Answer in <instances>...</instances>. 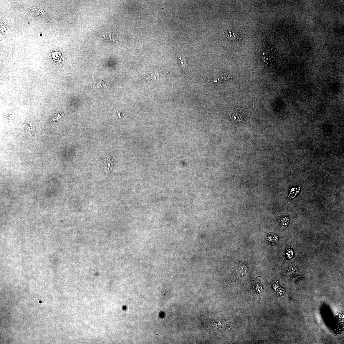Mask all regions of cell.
<instances>
[{
  "label": "cell",
  "instance_id": "cell-1",
  "mask_svg": "<svg viewBox=\"0 0 344 344\" xmlns=\"http://www.w3.org/2000/svg\"><path fill=\"white\" fill-rule=\"evenodd\" d=\"M301 187H302L301 185L299 184L292 188L287 197L285 201L284 204L281 209H282L284 205L286 204V203L291 201L292 199L297 196L300 192Z\"/></svg>",
  "mask_w": 344,
  "mask_h": 344
},
{
  "label": "cell",
  "instance_id": "cell-2",
  "mask_svg": "<svg viewBox=\"0 0 344 344\" xmlns=\"http://www.w3.org/2000/svg\"><path fill=\"white\" fill-rule=\"evenodd\" d=\"M274 49L270 46L266 47L262 54V59L264 63H268L270 61L271 58L274 54Z\"/></svg>",
  "mask_w": 344,
  "mask_h": 344
},
{
  "label": "cell",
  "instance_id": "cell-3",
  "mask_svg": "<svg viewBox=\"0 0 344 344\" xmlns=\"http://www.w3.org/2000/svg\"><path fill=\"white\" fill-rule=\"evenodd\" d=\"M291 219L290 217L284 216L280 217L279 221L280 226L281 228L285 229L287 228L291 224Z\"/></svg>",
  "mask_w": 344,
  "mask_h": 344
},
{
  "label": "cell",
  "instance_id": "cell-4",
  "mask_svg": "<svg viewBox=\"0 0 344 344\" xmlns=\"http://www.w3.org/2000/svg\"><path fill=\"white\" fill-rule=\"evenodd\" d=\"M244 117L243 112L241 111L234 112L232 116V119L236 122L243 121Z\"/></svg>",
  "mask_w": 344,
  "mask_h": 344
},
{
  "label": "cell",
  "instance_id": "cell-5",
  "mask_svg": "<svg viewBox=\"0 0 344 344\" xmlns=\"http://www.w3.org/2000/svg\"><path fill=\"white\" fill-rule=\"evenodd\" d=\"M279 237L276 235L269 234L267 236L266 241L267 243L270 244H272L276 243L278 241Z\"/></svg>",
  "mask_w": 344,
  "mask_h": 344
},
{
  "label": "cell",
  "instance_id": "cell-6",
  "mask_svg": "<svg viewBox=\"0 0 344 344\" xmlns=\"http://www.w3.org/2000/svg\"><path fill=\"white\" fill-rule=\"evenodd\" d=\"M294 253L292 248L287 246L286 250V257L287 259H291L294 258Z\"/></svg>",
  "mask_w": 344,
  "mask_h": 344
},
{
  "label": "cell",
  "instance_id": "cell-7",
  "mask_svg": "<svg viewBox=\"0 0 344 344\" xmlns=\"http://www.w3.org/2000/svg\"><path fill=\"white\" fill-rule=\"evenodd\" d=\"M287 272V274L289 276H294L296 275L298 273V271L297 269L295 268V267H289Z\"/></svg>",
  "mask_w": 344,
  "mask_h": 344
}]
</instances>
